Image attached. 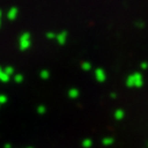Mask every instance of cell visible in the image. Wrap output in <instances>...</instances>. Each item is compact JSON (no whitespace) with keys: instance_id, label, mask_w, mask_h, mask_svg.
<instances>
[{"instance_id":"6da1fadb","label":"cell","mask_w":148,"mask_h":148,"mask_svg":"<svg viewBox=\"0 0 148 148\" xmlns=\"http://www.w3.org/2000/svg\"><path fill=\"white\" fill-rule=\"evenodd\" d=\"M19 45H20L21 50H27L30 47V35H29V33H23L20 36Z\"/></svg>"},{"instance_id":"7a4b0ae2","label":"cell","mask_w":148,"mask_h":148,"mask_svg":"<svg viewBox=\"0 0 148 148\" xmlns=\"http://www.w3.org/2000/svg\"><path fill=\"white\" fill-rule=\"evenodd\" d=\"M66 36H68L66 32H61V33L57 34V36H56V41L58 42V45H61V46L65 45V42H66Z\"/></svg>"},{"instance_id":"3957f363","label":"cell","mask_w":148,"mask_h":148,"mask_svg":"<svg viewBox=\"0 0 148 148\" xmlns=\"http://www.w3.org/2000/svg\"><path fill=\"white\" fill-rule=\"evenodd\" d=\"M18 8L16 7H12L10 11H8V13H7V18L10 19V20H15V18L18 16Z\"/></svg>"},{"instance_id":"277c9868","label":"cell","mask_w":148,"mask_h":148,"mask_svg":"<svg viewBox=\"0 0 148 148\" xmlns=\"http://www.w3.org/2000/svg\"><path fill=\"white\" fill-rule=\"evenodd\" d=\"M68 95H69V97H70V98H72V99H73V98H77V97H78L79 92H78V90H77V89H70Z\"/></svg>"},{"instance_id":"5b68a950","label":"cell","mask_w":148,"mask_h":148,"mask_svg":"<svg viewBox=\"0 0 148 148\" xmlns=\"http://www.w3.org/2000/svg\"><path fill=\"white\" fill-rule=\"evenodd\" d=\"M92 145H93V141H92L91 139H85V140L82 141V146H83L84 148H91Z\"/></svg>"},{"instance_id":"8992f818","label":"cell","mask_w":148,"mask_h":148,"mask_svg":"<svg viewBox=\"0 0 148 148\" xmlns=\"http://www.w3.org/2000/svg\"><path fill=\"white\" fill-rule=\"evenodd\" d=\"M0 81L4 82V83H6V82L10 81V76L6 75V73L4 72V70H3V71H0Z\"/></svg>"},{"instance_id":"52a82bcc","label":"cell","mask_w":148,"mask_h":148,"mask_svg":"<svg viewBox=\"0 0 148 148\" xmlns=\"http://www.w3.org/2000/svg\"><path fill=\"white\" fill-rule=\"evenodd\" d=\"M101 143L104 146H111V145L113 143V139L112 138H104L103 141H101Z\"/></svg>"},{"instance_id":"ba28073f","label":"cell","mask_w":148,"mask_h":148,"mask_svg":"<svg viewBox=\"0 0 148 148\" xmlns=\"http://www.w3.org/2000/svg\"><path fill=\"white\" fill-rule=\"evenodd\" d=\"M4 72L6 73L7 76H10V77H11V76L13 75V73H14V69H13V66H6V68H5V70H4Z\"/></svg>"},{"instance_id":"9c48e42d","label":"cell","mask_w":148,"mask_h":148,"mask_svg":"<svg viewBox=\"0 0 148 148\" xmlns=\"http://www.w3.org/2000/svg\"><path fill=\"white\" fill-rule=\"evenodd\" d=\"M96 75H97V79H98V81H100V82L104 81V78H105V77H104V72H103L100 69H98V70L96 71Z\"/></svg>"},{"instance_id":"30bf717a","label":"cell","mask_w":148,"mask_h":148,"mask_svg":"<svg viewBox=\"0 0 148 148\" xmlns=\"http://www.w3.org/2000/svg\"><path fill=\"white\" fill-rule=\"evenodd\" d=\"M36 111H38V113L39 114H45L46 112H47V108H46V106H43V105H40L39 107H38V110H36Z\"/></svg>"},{"instance_id":"8fae6325","label":"cell","mask_w":148,"mask_h":148,"mask_svg":"<svg viewBox=\"0 0 148 148\" xmlns=\"http://www.w3.org/2000/svg\"><path fill=\"white\" fill-rule=\"evenodd\" d=\"M40 76H41L42 79H48L49 78V72L47 70H42L41 73H40Z\"/></svg>"},{"instance_id":"7c38bea8","label":"cell","mask_w":148,"mask_h":148,"mask_svg":"<svg viewBox=\"0 0 148 148\" xmlns=\"http://www.w3.org/2000/svg\"><path fill=\"white\" fill-rule=\"evenodd\" d=\"M47 39H49V40H54V39H56V36H57V34H55V33H53V32H49V33H47Z\"/></svg>"},{"instance_id":"4fadbf2b","label":"cell","mask_w":148,"mask_h":148,"mask_svg":"<svg viewBox=\"0 0 148 148\" xmlns=\"http://www.w3.org/2000/svg\"><path fill=\"white\" fill-rule=\"evenodd\" d=\"M14 81H15L16 83H21V82L23 81V76H22V75H20V73H18V75H15V76H14Z\"/></svg>"},{"instance_id":"5bb4252c","label":"cell","mask_w":148,"mask_h":148,"mask_svg":"<svg viewBox=\"0 0 148 148\" xmlns=\"http://www.w3.org/2000/svg\"><path fill=\"white\" fill-rule=\"evenodd\" d=\"M114 117H116V119L120 120V119H123V117H124V112H123V111H117L116 114H114Z\"/></svg>"},{"instance_id":"9a60e30c","label":"cell","mask_w":148,"mask_h":148,"mask_svg":"<svg viewBox=\"0 0 148 148\" xmlns=\"http://www.w3.org/2000/svg\"><path fill=\"white\" fill-rule=\"evenodd\" d=\"M7 103V97L5 95H0V105L6 104Z\"/></svg>"},{"instance_id":"2e32d148","label":"cell","mask_w":148,"mask_h":148,"mask_svg":"<svg viewBox=\"0 0 148 148\" xmlns=\"http://www.w3.org/2000/svg\"><path fill=\"white\" fill-rule=\"evenodd\" d=\"M82 68H83V70H89V69L91 68V65H90V63H86V62H85V63L82 64Z\"/></svg>"},{"instance_id":"e0dca14e","label":"cell","mask_w":148,"mask_h":148,"mask_svg":"<svg viewBox=\"0 0 148 148\" xmlns=\"http://www.w3.org/2000/svg\"><path fill=\"white\" fill-rule=\"evenodd\" d=\"M4 148H12V146H11L10 143H6V145L4 146Z\"/></svg>"},{"instance_id":"ac0fdd59","label":"cell","mask_w":148,"mask_h":148,"mask_svg":"<svg viewBox=\"0 0 148 148\" xmlns=\"http://www.w3.org/2000/svg\"><path fill=\"white\" fill-rule=\"evenodd\" d=\"M0 18H1V11H0Z\"/></svg>"},{"instance_id":"d6986e66","label":"cell","mask_w":148,"mask_h":148,"mask_svg":"<svg viewBox=\"0 0 148 148\" xmlns=\"http://www.w3.org/2000/svg\"><path fill=\"white\" fill-rule=\"evenodd\" d=\"M0 26H1V20H0Z\"/></svg>"},{"instance_id":"ffe728a7","label":"cell","mask_w":148,"mask_h":148,"mask_svg":"<svg viewBox=\"0 0 148 148\" xmlns=\"http://www.w3.org/2000/svg\"><path fill=\"white\" fill-rule=\"evenodd\" d=\"M0 71H3V69H1V68H0Z\"/></svg>"},{"instance_id":"44dd1931","label":"cell","mask_w":148,"mask_h":148,"mask_svg":"<svg viewBox=\"0 0 148 148\" xmlns=\"http://www.w3.org/2000/svg\"><path fill=\"white\" fill-rule=\"evenodd\" d=\"M28 148H32V147H28Z\"/></svg>"}]
</instances>
